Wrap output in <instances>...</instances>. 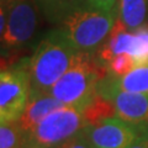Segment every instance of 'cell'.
Returning <instances> with one entry per match:
<instances>
[{"label":"cell","instance_id":"1","mask_svg":"<svg viewBox=\"0 0 148 148\" xmlns=\"http://www.w3.org/2000/svg\"><path fill=\"white\" fill-rule=\"evenodd\" d=\"M78 53L58 27L48 32L30 58L31 90L48 92L71 68Z\"/></svg>","mask_w":148,"mask_h":148},{"label":"cell","instance_id":"2","mask_svg":"<svg viewBox=\"0 0 148 148\" xmlns=\"http://www.w3.org/2000/svg\"><path fill=\"white\" fill-rule=\"evenodd\" d=\"M108 68L94 54L79 52L66 74L51 88L48 94L64 105L83 109L96 95L98 84L108 75Z\"/></svg>","mask_w":148,"mask_h":148},{"label":"cell","instance_id":"3","mask_svg":"<svg viewBox=\"0 0 148 148\" xmlns=\"http://www.w3.org/2000/svg\"><path fill=\"white\" fill-rule=\"evenodd\" d=\"M116 18V14L84 6L67 16L57 27L79 52L95 54L110 35Z\"/></svg>","mask_w":148,"mask_h":148},{"label":"cell","instance_id":"4","mask_svg":"<svg viewBox=\"0 0 148 148\" xmlns=\"http://www.w3.org/2000/svg\"><path fill=\"white\" fill-rule=\"evenodd\" d=\"M88 126L82 109L63 105L27 133L25 148H51L66 143Z\"/></svg>","mask_w":148,"mask_h":148},{"label":"cell","instance_id":"5","mask_svg":"<svg viewBox=\"0 0 148 148\" xmlns=\"http://www.w3.org/2000/svg\"><path fill=\"white\" fill-rule=\"evenodd\" d=\"M34 0H1L0 34L3 49L20 48L30 42L38 27Z\"/></svg>","mask_w":148,"mask_h":148},{"label":"cell","instance_id":"6","mask_svg":"<svg viewBox=\"0 0 148 148\" xmlns=\"http://www.w3.org/2000/svg\"><path fill=\"white\" fill-rule=\"evenodd\" d=\"M30 59L24 58L0 73V123L18 121L30 99Z\"/></svg>","mask_w":148,"mask_h":148},{"label":"cell","instance_id":"7","mask_svg":"<svg viewBox=\"0 0 148 148\" xmlns=\"http://www.w3.org/2000/svg\"><path fill=\"white\" fill-rule=\"evenodd\" d=\"M127 53L136 59L137 66H148V25L130 31L116 18L110 35L94 56L100 64H108L116 54Z\"/></svg>","mask_w":148,"mask_h":148},{"label":"cell","instance_id":"8","mask_svg":"<svg viewBox=\"0 0 148 148\" xmlns=\"http://www.w3.org/2000/svg\"><path fill=\"white\" fill-rule=\"evenodd\" d=\"M96 92L114 104L117 117L141 133L148 132V95L120 89L110 73L99 82Z\"/></svg>","mask_w":148,"mask_h":148},{"label":"cell","instance_id":"9","mask_svg":"<svg viewBox=\"0 0 148 148\" xmlns=\"http://www.w3.org/2000/svg\"><path fill=\"white\" fill-rule=\"evenodd\" d=\"M95 148H127L141 132L117 116L88 125L84 128Z\"/></svg>","mask_w":148,"mask_h":148},{"label":"cell","instance_id":"10","mask_svg":"<svg viewBox=\"0 0 148 148\" xmlns=\"http://www.w3.org/2000/svg\"><path fill=\"white\" fill-rule=\"evenodd\" d=\"M59 100L53 98L48 92H38L31 90L30 99L27 103L25 111L22 112L21 117L18 119V126L26 133L31 132L37 125L45 117H47L51 112L63 106Z\"/></svg>","mask_w":148,"mask_h":148},{"label":"cell","instance_id":"11","mask_svg":"<svg viewBox=\"0 0 148 148\" xmlns=\"http://www.w3.org/2000/svg\"><path fill=\"white\" fill-rule=\"evenodd\" d=\"M38 10L51 24L61 22L78 9L88 6L85 0H34Z\"/></svg>","mask_w":148,"mask_h":148},{"label":"cell","instance_id":"12","mask_svg":"<svg viewBox=\"0 0 148 148\" xmlns=\"http://www.w3.org/2000/svg\"><path fill=\"white\" fill-rule=\"evenodd\" d=\"M117 17L130 31L146 25L148 0H120Z\"/></svg>","mask_w":148,"mask_h":148},{"label":"cell","instance_id":"13","mask_svg":"<svg viewBox=\"0 0 148 148\" xmlns=\"http://www.w3.org/2000/svg\"><path fill=\"white\" fill-rule=\"evenodd\" d=\"M83 116L88 125L99 122L101 120L116 116V110L114 104L109 99L101 96L96 92V95L82 109Z\"/></svg>","mask_w":148,"mask_h":148},{"label":"cell","instance_id":"14","mask_svg":"<svg viewBox=\"0 0 148 148\" xmlns=\"http://www.w3.org/2000/svg\"><path fill=\"white\" fill-rule=\"evenodd\" d=\"M112 77L120 89L148 95V66H138L123 77Z\"/></svg>","mask_w":148,"mask_h":148},{"label":"cell","instance_id":"15","mask_svg":"<svg viewBox=\"0 0 148 148\" xmlns=\"http://www.w3.org/2000/svg\"><path fill=\"white\" fill-rule=\"evenodd\" d=\"M27 133L21 130L17 121L0 126V148H25Z\"/></svg>","mask_w":148,"mask_h":148},{"label":"cell","instance_id":"16","mask_svg":"<svg viewBox=\"0 0 148 148\" xmlns=\"http://www.w3.org/2000/svg\"><path fill=\"white\" fill-rule=\"evenodd\" d=\"M137 66L136 59L127 53L116 54L108 64V72L112 75L123 77L127 73H130L132 69H135Z\"/></svg>","mask_w":148,"mask_h":148},{"label":"cell","instance_id":"17","mask_svg":"<svg viewBox=\"0 0 148 148\" xmlns=\"http://www.w3.org/2000/svg\"><path fill=\"white\" fill-rule=\"evenodd\" d=\"M88 6L98 9L106 12H112L119 15V4L120 0H85Z\"/></svg>","mask_w":148,"mask_h":148},{"label":"cell","instance_id":"18","mask_svg":"<svg viewBox=\"0 0 148 148\" xmlns=\"http://www.w3.org/2000/svg\"><path fill=\"white\" fill-rule=\"evenodd\" d=\"M63 148H95L92 143L89 141L85 131L83 130L77 136H74L66 143H63Z\"/></svg>","mask_w":148,"mask_h":148},{"label":"cell","instance_id":"19","mask_svg":"<svg viewBox=\"0 0 148 148\" xmlns=\"http://www.w3.org/2000/svg\"><path fill=\"white\" fill-rule=\"evenodd\" d=\"M127 148H148V132H143Z\"/></svg>","mask_w":148,"mask_h":148},{"label":"cell","instance_id":"20","mask_svg":"<svg viewBox=\"0 0 148 148\" xmlns=\"http://www.w3.org/2000/svg\"><path fill=\"white\" fill-rule=\"evenodd\" d=\"M51 148H63V145H61V146H57V147H51Z\"/></svg>","mask_w":148,"mask_h":148}]
</instances>
